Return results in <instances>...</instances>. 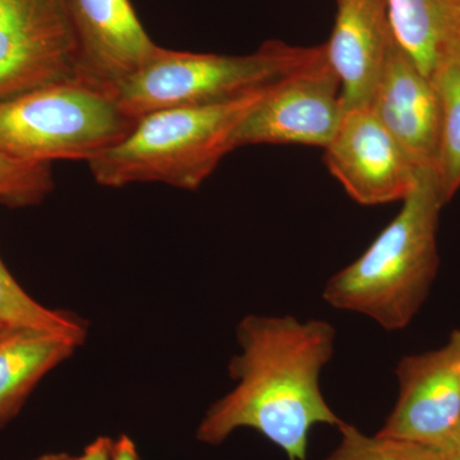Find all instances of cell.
I'll return each mask as SVG.
<instances>
[{"mask_svg": "<svg viewBox=\"0 0 460 460\" xmlns=\"http://www.w3.org/2000/svg\"><path fill=\"white\" fill-rule=\"evenodd\" d=\"M237 341L241 350L229 365L235 386L208 408L196 438L219 445L235 429H252L289 460L307 459L314 426L341 423L320 386L334 354V326L289 314H248L238 323Z\"/></svg>", "mask_w": 460, "mask_h": 460, "instance_id": "6da1fadb", "label": "cell"}, {"mask_svg": "<svg viewBox=\"0 0 460 460\" xmlns=\"http://www.w3.org/2000/svg\"><path fill=\"white\" fill-rule=\"evenodd\" d=\"M399 214L356 261L330 278L323 296L394 332L410 325L438 269V217L445 202L436 172L420 171Z\"/></svg>", "mask_w": 460, "mask_h": 460, "instance_id": "7a4b0ae2", "label": "cell"}, {"mask_svg": "<svg viewBox=\"0 0 460 460\" xmlns=\"http://www.w3.org/2000/svg\"><path fill=\"white\" fill-rule=\"evenodd\" d=\"M271 86L223 104L164 109L138 118L122 141L87 162L93 180L111 189L155 181L198 190L235 150L239 126Z\"/></svg>", "mask_w": 460, "mask_h": 460, "instance_id": "3957f363", "label": "cell"}, {"mask_svg": "<svg viewBox=\"0 0 460 460\" xmlns=\"http://www.w3.org/2000/svg\"><path fill=\"white\" fill-rule=\"evenodd\" d=\"M320 51L321 47L277 40L239 57L157 47L138 71L115 84L111 95L133 120L164 109L223 104L277 84L313 62Z\"/></svg>", "mask_w": 460, "mask_h": 460, "instance_id": "277c9868", "label": "cell"}, {"mask_svg": "<svg viewBox=\"0 0 460 460\" xmlns=\"http://www.w3.org/2000/svg\"><path fill=\"white\" fill-rule=\"evenodd\" d=\"M135 122L107 90L83 80L47 84L0 102V154L39 164L90 162Z\"/></svg>", "mask_w": 460, "mask_h": 460, "instance_id": "5b68a950", "label": "cell"}, {"mask_svg": "<svg viewBox=\"0 0 460 460\" xmlns=\"http://www.w3.org/2000/svg\"><path fill=\"white\" fill-rule=\"evenodd\" d=\"M81 80L68 0H0V102Z\"/></svg>", "mask_w": 460, "mask_h": 460, "instance_id": "8992f818", "label": "cell"}, {"mask_svg": "<svg viewBox=\"0 0 460 460\" xmlns=\"http://www.w3.org/2000/svg\"><path fill=\"white\" fill-rule=\"evenodd\" d=\"M343 117L341 81L325 48L298 71L272 84L235 133V148L247 145H307L325 148Z\"/></svg>", "mask_w": 460, "mask_h": 460, "instance_id": "52a82bcc", "label": "cell"}, {"mask_svg": "<svg viewBox=\"0 0 460 460\" xmlns=\"http://www.w3.org/2000/svg\"><path fill=\"white\" fill-rule=\"evenodd\" d=\"M323 150L330 172L365 206L402 201L420 172L368 105L344 111Z\"/></svg>", "mask_w": 460, "mask_h": 460, "instance_id": "ba28073f", "label": "cell"}, {"mask_svg": "<svg viewBox=\"0 0 460 460\" xmlns=\"http://www.w3.org/2000/svg\"><path fill=\"white\" fill-rule=\"evenodd\" d=\"M398 399L377 435L438 447L460 425V329L431 352L396 366Z\"/></svg>", "mask_w": 460, "mask_h": 460, "instance_id": "9c48e42d", "label": "cell"}, {"mask_svg": "<svg viewBox=\"0 0 460 460\" xmlns=\"http://www.w3.org/2000/svg\"><path fill=\"white\" fill-rule=\"evenodd\" d=\"M68 7L84 83L111 93L157 48L131 0H68Z\"/></svg>", "mask_w": 460, "mask_h": 460, "instance_id": "30bf717a", "label": "cell"}, {"mask_svg": "<svg viewBox=\"0 0 460 460\" xmlns=\"http://www.w3.org/2000/svg\"><path fill=\"white\" fill-rule=\"evenodd\" d=\"M368 107L419 171L436 172L441 104L431 78L393 42Z\"/></svg>", "mask_w": 460, "mask_h": 460, "instance_id": "8fae6325", "label": "cell"}, {"mask_svg": "<svg viewBox=\"0 0 460 460\" xmlns=\"http://www.w3.org/2000/svg\"><path fill=\"white\" fill-rule=\"evenodd\" d=\"M393 42L386 0H338L334 29L323 48L341 81L343 113L370 104Z\"/></svg>", "mask_w": 460, "mask_h": 460, "instance_id": "7c38bea8", "label": "cell"}, {"mask_svg": "<svg viewBox=\"0 0 460 460\" xmlns=\"http://www.w3.org/2000/svg\"><path fill=\"white\" fill-rule=\"evenodd\" d=\"M80 341L30 328H5L0 334V429L17 416L45 375L71 358Z\"/></svg>", "mask_w": 460, "mask_h": 460, "instance_id": "4fadbf2b", "label": "cell"}, {"mask_svg": "<svg viewBox=\"0 0 460 460\" xmlns=\"http://www.w3.org/2000/svg\"><path fill=\"white\" fill-rule=\"evenodd\" d=\"M387 16L399 48L423 75L460 47L449 0H386Z\"/></svg>", "mask_w": 460, "mask_h": 460, "instance_id": "5bb4252c", "label": "cell"}, {"mask_svg": "<svg viewBox=\"0 0 460 460\" xmlns=\"http://www.w3.org/2000/svg\"><path fill=\"white\" fill-rule=\"evenodd\" d=\"M431 80L441 104V140L436 180L447 205L460 190V47L445 58Z\"/></svg>", "mask_w": 460, "mask_h": 460, "instance_id": "9a60e30c", "label": "cell"}, {"mask_svg": "<svg viewBox=\"0 0 460 460\" xmlns=\"http://www.w3.org/2000/svg\"><path fill=\"white\" fill-rule=\"evenodd\" d=\"M0 325L57 332L84 343L87 326L80 317L50 310L23 289L0 257Z\"/></svg>", "mask_w": 460, "mask_h": 460, "instance_id": "2e32d148", "label": "cell"}, {"mask_svg": "<svg viewBox=\"0 0 460 460\" xmlns=\"http://www.w3.org/2000/svg\"><path fill=\"white\" fill-rule=\"evenodd\" d=\"M338 429L341 443L323 460H447L429 445L377 434L367 436L344 420Z\"/></svg>", "mask_w": 460, "mask_h": 460, "instance_id": "e0dca14e", "label": "cell"}, {"mask_svg": "<svg viewBox=\"0 0 460 460\" xmlns=\"http://www.w3.org/2000/svg\"><path fill=\"white\" fill-rule=\"evenodd\" d=\"M53 190L50 164L0 154V202L13 208L40 204Z\"/></svg>", "mask_w": 460, "mask_h": 460, "instance_id": "ac0fdd59", "label": "cell"}, {"mask_svg": "<svg viewBox=\"0 0 460 460\" xmlns=\"http://www.w3.org/2000/svg\"><path fill=\"white\" fill-rule=\"evenodd\" d=\"M114 440L100 436L95 441L87 445L80 456H71L66 454L65 460H111V449Z\"/></svg>", "mask_w": 460, "mask_h": 460, "instance_id": "d6986e66", "label": "cell"}, {"mask_svg": "<svg viewBox=\"0 0 460 460\" xmlns=\"http://www.w3.org/2000/svg\"><path fill=\"white\" fill-rule=\"evenodd\" d=\"M111 460H141L137 447L131 438L120 435L118 440H114L111 449Z\"/></svg>", "mask_w": 460, "mask_h": 460, "instance_id": "ffe728a7", "label": "cell"}, {"mask_svg": "<svg viewBox=\"0 0 460 460\" xmlns=\"http://www.w3.org/2000/svg\"><path fill=\"white\" fill-rule=\"evenodd\" d=\"M436 449L447 460H460V425Z\"/></svg>", "mask_w": 460, "mask_h": 460, "instance_id": "44dd1931", "label": "cell"}, {"mask_svg": "<svg viewBox=\"0 0 460 460\" xmlns=\"http://www.w3.org/2000/svg\"><path fill=\"white\" fill-rule=\"evenodd\" d=\"M450 7H452L454 22H456V30L460 39V0H449Z\"/></svg>", "mask_w": 460, "mask_h": 460, "instance_id": "7402d4cb", "label": "cell"}, {"mask_svg": "<svg viewBox=\"0 0 460 460\" xmlns=\"http://www.w3.org/2000/svg\"><path fill=\"white\" fill-rule=\"evenodd\" d=\"M66 458V454L65 453H53L45 454V456H39V458L35 460H65Z\"/></svg>", "mask_w": 460, "mask_h": 460, "instance_id": "603a6c76", "label": "cell"}, {"mask_svg": "<svg viewBox=\"0 0 460 460\" xmlns=\"http://www.w3.org/2000/svg\"><path fill=\"white\" fill-rule=\"evenodd\" d=\"M5 328H7V326L0 325V334H2L3 330H4Z\"/></svg>", "mask_w": 460, "mask_h": 460, "instance_id": "cb8c5ba5", "label": "cell"}]
</instances>
